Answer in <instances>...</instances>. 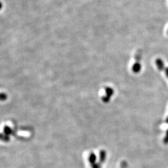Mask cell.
<instances>
[{
    "mask_svg": "<svg viewBox=\"0 0 168 168\" xmlns=\"http://www.w3.org/2000/svg\"><path fill=\"white\" fill-rule=\"evenodd\" d=\"M92 168H101L100 166L98 164H93L92 165Z\"/></svg>",
    "mask_w": 168,
    "mask_h": 168,
    "instance_id": "10",
    "label": "cell"
},
{
    "mask_svg": "<svg viewBox=\"0 0 168 168\" xmlns=\"http://www.w3.org/2000/svg\"><path fill=\"white\" fill-rule=\"evenodd\" d=\"M2 8H3V3L2 2L0 1V10H1Z\"/></svg>",
    "mask_w": 168,
    "mask_h": 168,
    "instance_id": "12",
    "label": "cell"
},
{
    "mask_svg": "<svg viewBox=\"0 0 168 168\" xmlns=\"http://www.w3.org/2000/svg\"><path fill=\"white\" fill-rule=\"evenodd\" d=\"M164 143L166 144H168V129L166 131V136L165 137V138H164Z\"/></svg>",
    "mask_w": 168,
    "mask_h": 168,
    "instance_id": "9",
    "label": "cell"
},
{
    "mask_svg": "<svg viewBox=\"0 0 168 168\" xmlns=\"http://www.w3.org/2000/svg\"><path fill=\"white\" fill-rule=\"evenodd\" d=\"M156 65H157L159 70H163V69H165V66H164L163 61L161 59H158L156 61Z\"/></svg>",
    "mask_w": 168,
    "mask_h": 168,
    "instance_id": "2",
    "label": "cell"
},
{
    "mask_svg": "<svg viewBox=\"0 0 168 168\" xmlns=\"http://www.w3.org/2000/svg\"><path fill=\"white\" fill-rule=\"evenodd\" d=\"M96 156H95L93 153H91L90 155V157H89V161L90 163H91L93 165V164L95 163V161H96Z\"/></svg>",
    "mask_w": 168,
    "mask_h": 168,
    "instance_id": "5",
    "label": "cell"
},
{
    "mask_svg": "<svg viewBox=\"0 0 168 168\" xmlns=\"http://www.w3.org/2000/svg\"><path fill=\"white\" fill-rule=\"evenodd\" d=\"M166 123H168V117H167V119H166Z\"/></svg>",
    "mask_w": 168,
    "mask_h": 168,
    "instance_id": "13",
    "label": "cell"
},
{
    "mask_svg": "<svg viewBox=\"0 0 168 168\" xmlns=\"http://www.w3.org/2000/svg\"><path fill=\"white\" fill-rule=\"evenodd\" d=\"M141 65L139 62H136L133 66L132 70L135 72V73H138V72L141 70Z\"/></svg>",
    "mask_w": 168,
    "mask_h": 168,
    "instance_id": "1",
    "label": "cell"
},
{
    "mask_svg": "<svg viewBox=\"0 0 168 168\" xmlns=\"http://www.w3.org/2000/svg\"><path fill=\"white\" fill-rule=\"evenodd\" d=\"M165 74H166L167 77H168V67L165 68Z\"/></svg>",
    "mask_w": 168,
    "mask_h": 168,
    "instance_id": "11",
    "label": "cell"
},
{
    "mask_svg": "<svg viewBox=\"0 0 168 168\" xmlns=\"http://www.w3.org/2000/svg\"><path fill=\"white\" fill-rule=\"evenodd\" d=\"M106 157V152L104 150H102L100 152V163H104Z\"/></svg>",
    "mask_w": 168,
    "mask_h": 168,
    "instance_id": "4",
    "label": "cell"
},
{
    "mask_svg": "<svg viewBox=\"0 0 168 168\" xmlns=\"http://www.w3.org/2000/svg\"><path fill=\"white\" fill-rule=\"evenodd\" d=\"M105 91H106V96L110 98H111L112 96L114 93L113 89L110 87H107V88H106Z\"/></svg>",
    "mask_w": 168,
    "mask_h": 168,
    "instance_id": "3",
    "label": "cell"
},
{
    "mask_svg": "<svg viewBox=\"0 0 168 168\" xmlns=\"http://www.w3.org/2000/svg\"><path fill=\"white\" fill-rule=\"evenodd\" d=\"M0 138L4 141H7L9 140V136L7 135H0Z\"/></svg>",
    "mask_w": 168,
    "mask_h": 168,
    "instance_id": "7",
    "label": "cell"
},
{
    "mask_svg": "<svg viewBox=\"0 0 168 168\" xmlns=\"http://www.w3.org/2000/svg\"><path fill=\"white\" fill-rule=\"evenodd\" d=\"M167 34H168V30H167Z\"/></svg>",
    "mask_w": 168,
    "mask_h": 168,
    "instance_id": "14",
    "label": "cell"
},
{
    "mask_svg": "<svg viewBox=\"0 0 168 168\" xmlns=\"http://www.w3.org/2000/svg\"><path fill=\"white\" fill-rule=\"evenodd\" d=\"M7 98V96L5 93H0V100H5Z\"/></svg>",
    "mask_w": 168,
    "mask_h": 168,
    "instance_id": "8",
    "label": "cell"
},
{
    "mask_svg": "<svg viewBox=\"0 0 168 168\" xmlns=\"http://www.w3.org/2000/svg\"><path fill=\"white\" fill-rule=\"evenodd\" d=\"M4 132H5V133L6 135L8 136L9 135L11 134V133H12V129L8 127H5V128H4Z\"/></svg>",
    "mask_w": 168,
    "mask_h": 168,
    "instance_id": "6",
    "label": "cell"
}]
</instances>
